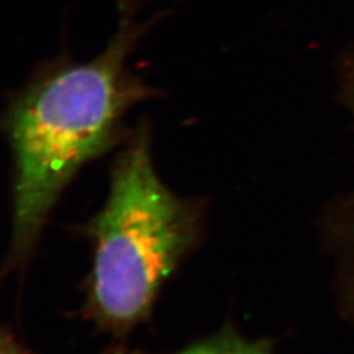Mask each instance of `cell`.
Wrapping results in <instances>:
<instances>
[{"label": "cell", "mask_w": 354, "mask_h": 354, "mask_svg": "<svg viewBox=\"0 0 354 354\" xmlns=\"http://www.w3.org/2000/svg\"><path fill=\"white\" fill-rule=\"evenodd\" d=\"M352 76H351V82H352V87H351V93H352V102H353V111H354V64L352 67Z\"/></svg>", "instance_id": "5"}, {"label": "cell", "mask_w": 354, "mask_h": 354, "mask_svg": "<svg viewBox=\"0 0 354 354\" xmlns=\"http://www.w3.org/2000/svg\"><path fill=\"white\" fill-rule=\"evenodd\" d=\"M203 231V206L178 197L156 174L143 125L118 155L105 203L86 226L92 247L86 317L114 336L146 322Z\"/></svg>", "instance_id": "2"}, {"label": "cell", "mask_w": 354, "mask_h": 354, "mask_svg": "<svg viewBox=\"0 0 354 354\" xmlns=\"http://www.w3.org/2000/svg\"><path fill=\"white\" fill-rule=\"evenodd\" d=\"M118 6L117 32L102 54L86 64H51L10 104L4 121L13 153L10 266L30 256L66 187L113 149L124 117L152 93L127 67L146 26L136 21L129 0Z\"/></svg>", "instance_id": "1"}, {"label": "cell", "mask_w": 354, "mask_h": 354, "mask_svg": "<svg viewBox=\"0 0 354 354\" xmlns=\"http://www.w3.org/2000/svg\"><path fill=\"white\" fill-rule=\"evenodd\" d=\"M175 354H272V348L269 342L248 340L235 329L226 327Z\"/></svg>", "instance_id": "3"}, {"label": "cell", "mask_w": 354, "mask_h": 354, "mask_svg": "<svg viewBox=\"0 0 354 354\" xmlns=\"http://www.w3.org/2000/svg\"><path fill=\"white\" fill-rule=\"evenodd\" d=\"M0 354H32L26 349H23L17 342H15L12 337H3L1 342V353Z\"/></svg>", "instance_id": "4"}]
</instances>
